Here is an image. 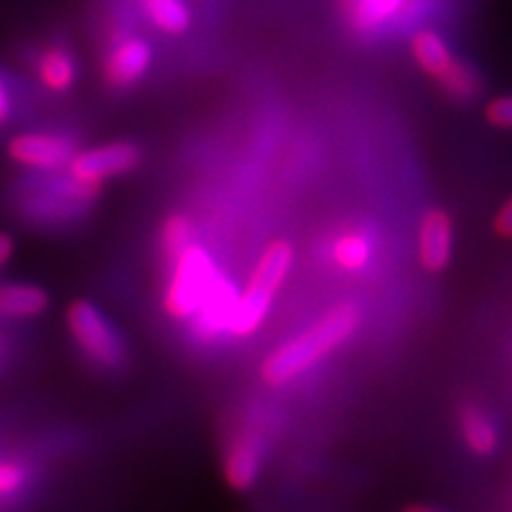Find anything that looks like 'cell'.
I'll return each mask as SVG.
<instances>
[{"mask_svg": "<svg viewBox=\"0 0 512 512\" xmlns=\"http://www.w3.org/2000/svg\"><path fill=\"white\" fill-rule=\"evenodd\" d=\"M358 323H361V313H358L354 304H337L311 330H306L304 335L294 337L290 342H285L283 347L275 349L261 363V377L271 387H283V384L292 382L304 370L316 366L320 358L342 347L354 335Z\"/></svg>", "mask_w": 512, "mask_h": 512, "instance_id": "cell-1", "label": "cell"}, {"mask_svg": "<svg viewBox=\"0 0 512 512\" xmlns=\"http://www.w3.org/2000/svg\"><path fill=\"white\" fill-rule=\"evenodd\" d=\"M294 264V247L290 240H273L259 261H256L252 278L245 287V292L238 297V304L233 309L228 332L233 337H252L256 330L264 325L268 313H271L275 294L285 285L287 275Z\"/></svg>", "mask_w": 512, "mask_h": 512, "instance_id": "cell-2", "label": "cell"}, {"mask_svg": "<svg viewBox=\"0 0 512 512\" xmlns=\"http://www.w3.org/2000/svg\"><path fill=\"white\" fill-rule=\"evenodd\" d=\"M214 259L207 249L190 245L183 254H178L171 266V280L164 292V309L171 318L190 320L207 302L211 287L219 280Z\"/></svg>", "mask_w": 512, "mask_h": 512, "instance_id": "cell-3", "label": "cell"}, {"mask_svg": "<svg viewBox=\"0 0 512 512\" xmlns=\"http://www.w3.org/2000/svg\"><path fill=\"white\" fill-rule=\"evenodd\" d=\"M67 325L76 344L105 368H119L126 361V344L117 328L98 306L79 299L67 309Z\"/></svg>", "mask_w": 512, "mask_h": 512, "instance_id": "cell-4", "label": "cell"}, {"mask_svg": "<svg viewBox=\"0 0 512 512\" xmlns=\"http://www.w3.org/2000/svg\"><path fill=\"white\" fill-rule=\"evenodd\" d=\"M143 162V152L133 143H107L91 147V150L76 152L69 164V176L74 181L91 188H100L102 183L114 176H124L128 171L138 169Z\"/></svg>", "mask_w": 512, "mask_h": 512, "instance_id": "cell-5", "label": "cell"}, {"mask_svg": "<svg viewBox=\"0 0 512 512\" xmlns=\"http://www.w3.org/2000/svg\"><path fill=\"white\" fill-rule=\"evenodd\" d=\"M8 152L12 162L36 171L69 169L76 155L72 138L48 136V133H24L10 140Z\"/></svg>", "mask_w": 512, "mask_h": 512, "instance_id": "cell-6", "label": "cell"}, {"mask_svg": "<svg viewBox=\"0 0 512 512\" xmlns=\"http://www.w3.org/2000/svg\"><path fill=\"white\" fill-rule=\"evenodd\" d=\"M264 463V441L256 432H240L233 437L223 456V479L230 489L249 491L261 475Z\"/></svg>", "mask_w": 512, "mask_h": 512, "instance_id": "cell-7", "label": "cell"}, {"mask_svg": "<svg viewBox=\"0 0 512 512\" xmlns=\"http://www.w3.org/2000/svg\"><path fill=\"white\" fill-rule=\"evenodd\" d=\"M418 256L425 271L441 273L453 256V223L444 209H430L420 219Z\"/></svg>", "mask_w": 512, "mask_h": 512, "instance_id": "cell-8", "label": "cell"}, {"mask_svg": "<svg viewBox=\"0 0 512 512\" xmlns=\"http://www.w3.org/2000/svg\"><path fill=\"white\" fill-rule=\"evenodd\" d=\"M152 64V48L143 38L131 36L112 48L105 62V76L112 86H133L143 79Z\"/></svg>", "mask_w": 512, "mask_h": 512, "instance_id": "cell-9", "label": "cell"}, {"mask_svg": "<svg viewBox=\"0 0 512 512\" xmlns=\"http://www.w3.org/2000/svg\"><path fill=\"white\" fill-rule=\"evenodd\" d=\"M240 294L235 292V287L230 285V280L219 275L216 285L211 287L207 302L202 304V309L195 313L197 320V332L204 337H216L221 332H228L230 318H233V309L238 304Z\"/></svg>", "mask_w": 512, "mask_h": 512, "instance_id": "cell-10", "label": "cell"}, {"mask_svg": "<svg viewBox=\"0 0 512 512\" xmlns=\"http://www.w3.org/2000/svg\"><path fill=\"white\" fill-rule=\"evenodd\" d=\"M460 434L463 441L472 453L479 458L494 456L498 448V430L496 422L491 420V415L475 406V403H467L460 408Z\"/></svg>", "mask_w": 512, "mask_h": 512, "instance_id": "cell-11", "label": "cell"}, {"mask_svg": "<svg viewBox=\"0 0 512 512\" xmlns=\"http://www.w3.org/2000/svg\"><path fill=\"white\" fill-rule=\"evenodd\" d=\"M48 306V292L36 285L0 287V316L3 318H36L46 313Z\"/></svg>", "mask_w": 512, "mask_h": 512, "instance_id": "cell-12", "label": "cell"}, {"mask_svg": "<svg viewBox=\"0 0 512 512\" xmlns=\"http://www.w3.org/2000/svg\"><path fill=\"white\" fill-rule=\"evenodd\" d=\"M38 79H41L43 86L53 93H67L72 91L76 81V62L69 50L64 48H46L38 57L36 64Z\"/></svg>", "mask_w": 512, "mask_h": 512, "instance_id": "cell-13", "label": "cell"}, {"mask_svg": "<svg viewBox=\"0 0 512 512\" xmlns=\"http://www.w3.org/2000/svg\"><path fill=\"white\" fill-rule=\"evenodd\" d=\"M411 50L415 62H418L427 74L434 76V79L446 74V69L453 64L451 50H448L446 41L437 34V31H418L411 41Z\"/></svg>", "mask_w": 512, "mask_h": 512, "instance_id": "cell-14", "label": "cell"}, {"mask_svg": "<svg viewBox=\"0 0 512 512\" xmlns=\"http://www.w3.org/2000/svg\"><path fill=\"white\" fill-rule=\"evenodd\" d=\"M406 0H351V24L358 31H375L399 15Z\"/></svg>", "mask_w": 512, "mask_h": 512, "instance_id": "cell-15", "label": "cell"}, {"mask_svg": "<svg viewBox=\"0 0 512 512\" xmlns=\"http://www.w3.org/2000/svg\"><path fill=\"white\" fill-rule=\"evenodd\" d=\"M140 3H143L152 24H155L157 29H162L164 34L178 36L190 29L192 15L183 0H140Z\"/></svg>", "mask_w": 512, "mask_h": 512, "instance_id": "cell-16", "label": "cell"}, {"mask_svg": "<svg viewBox=\"0 0 512 512\" xmlns=\"http://www.w3.org/2000/svg\"><path fill=\"white\" fill-rule=\"evenodd\" d=\"M332 256H335V264L342 268V271H363V268L368 266V261L373 259V242L368 240V235L351 230V233H344L342 238L335 242Z\"/></svg>", "mask_w": 512, "mask_h": 512, "instance_id": "cell-17", "label": "cell"}, {"mask_svg": "<svg viewBox=\"0 0 512 512\" xmlns=\"http://www.w3.org/2000/svg\"><path fill=\"white\" fill-rule=\"evenodd\" d=\"M437 81L441 91L456 102H467L477 98L479 91H482V79H479L475 69L465 62H453L451 67L446 69V74H441Z\"/></svg>", "mask_w": 512, "mask_h": 512, "instance_id": "cell-18", "label": "cell"}, {"mask_svg": "<svg viewBox=\"0 0 512 512\" xmlns=\"http://www.w3.org/2000/svg\"><path fill=\"white\" fill-rule=\"evenodd\" d=\"M162 245L166 256H171V261L178 254H183L190 245H195V228L192 221L183 214H171L162 226Z\"/></svg>", "mask_w": 512, "mask_h": 512, "instance_id": "cell-19", "label": "cell"}, {"mask_svg": "<svg viewBox=\"0 0 512 512\" xmlns=\"http://www.w3.org/2000/svg\"><path fill=\"white\" fill-rule=\"evenodd\" d=\"M24 479H27V475H24L22 465L0 463V498L17 494L24 486Z\"/></svg>", "mask_w": 512, "mask_h": 512, "instance_id": "cell-20", "label": "cell"}, {"mask_svg": "<svg viewBox=\"0 0 512 512\" xmlns=\"http://www.w3.org/2000/svg\"><path fill=\"white\" fill-rule=\"evenodd\" d=\"M486 121L496 128H512V95L491 100L486 105Z\"/></svg>", "mask_w": 512, "mask_h": 512, "instance_id": "cell-21", "label": "cell"}, {"mask_svg": "<svg viewBox=\"0 0 512 512\" xmlns=\"http://www.w3.org/2000/svg\"><path fill=\"white\" fill-rule=\"evenodd\" d=\"M494 233L503 240H512V195L505 200V204L498 209L494 219Z\"/></svg>", "mask_w": 512, "mask_h": 512, "instance_id": "cell-22", "label": "cell"}, {"mask_svg": "<svg viewBox=\"0 0 512 512\" xmlns=\"http://www.w3.org/2000/svg\"><path fill=\"white\" fill-rule=\"evenodd\" d=\"M12 254H15V240H12L10 235L0 233V268L8 264Z\"/></svg>", "mask_w": 512, "mask_h": 512, "instance_id": "cell-23", "label": "cell"}, {"mask_svg": "<svg viewBox=\"0 0 512 512\" xmlns=\"http://www.w3.org/2000/svg\"><path fill=\"white\" fill-rule=\"evenodd\" d=\"M10 95H8V91H5V86H3V81H0V124H5V121H8V117H10Z\"/></svg>", "mask_w": 512, "mask_h": 512, "instance_id": "cell-24", "label": "cell"}, {"mask_svg": "<svg viewBox=\"0 0 512 512\" xmlns=\"http://www.w3.org/2000/svg\"><path fill=\"white\" fill-rule=\"evenodd\" d=\"M403 512H437L434 508H430V505H422V503H413V505H406L403 508Z\"/></svg>", "mask_w": 512, "mask_h": 512, "instance_id": "cell-25", "label": "cell"}]
</instances>
